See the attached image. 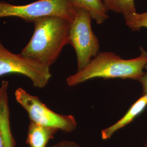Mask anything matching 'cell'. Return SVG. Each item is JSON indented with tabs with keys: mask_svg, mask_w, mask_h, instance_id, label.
I'll return each mask as SVG.
<instances>
[{
	"mask_svg": "<svg viewBox=\"0 0 147 147\" xmlns=\"http://www.w3.org/2000/svg\"><path fill=\"white\" fill-rule=\"evenodd\" d=\"M76 11L70 0H38L25 5L0 1V18L16 17L30 22L47 16H57L72 21Z\"/></svg>",
	"mask_w": 147,
	"mask_h": 147,
	"instance_id": "3957f363",
	"label": "cell"
},
{
	"mask_svg": "<svg viewBox=\"0 0 147 147\" xmlns=\"http://www.w3.org/2000/svg\"><path fill=\"white\" fill-rule=\"evenodd\" d=\"M147 107V95L143 94L141 97L131 105L125 115L121 119L112 125L101 130V134L102 139L106 140L110 138L114 133L130 123L137 116H139Z\"/></svg>",
	"mask_w": 147,
	"mask_h": 147,
	"instance_id": "52a82bcc",
	"label": "cell"
},
{
	"mask_svg": "<svg viewBox=\"0 0 147 147\" xmlns=\"http://www.w3.org/2000/svg\"><path fill=\"white\" fill-rule=\"evenodd\" d=\"M91 19L88 11L79 8L70 27L69 44L76 54L78 71L86 67L99 53V42L92 30Z\"/></svg>",
	"mask_w": 147,
	"mask_h": 147,
	"instance_id": "277c9868",
	"label": "cell"
},
{
	"mask_svg": "<svg viewBox=\"0 0 147 147\" xmlns=\"http://www.w3.org/2000/svg\"><path fill=\"white\" fill-rule=\"evenodd\" d=\"M32 22L34 26L33 35L20 53L50 67L56 61L63 47L69 44L71 21L57 16H47Z\"/></svg>",
	"mask_w": 147,
	"mask_h": 147,
	"instance_id": "6da1fadb",
	"label": "cell"
},
{
	"mask_svg": "<svg viewBox=\"0 0 147 147\" xmlns=\"http://www.w3.org/2000/svg\"><path fill=\"white\" fill-rule=\"evenodd\" d=\"M140 55L136 58L125 59L111 52L99 53L84 68L66 79L69 86L81 84L95 78L104 79H132L139 80L144 75L147 64V52L140 47Z\"/></svg>",
	"mask_w": 147,
	"mask_h": 147,
	"instance_id": "7a4b0ae2",
	"label": "cell"
},
{
	"mask_svg": "<svg viewBox=\"0 0 147 147\" xmlns=\"http://www.w3.org/2000/svg\"><path fill=\"white\" fill-rule=\"evenodd\" d=\"M74 8L77 10L82 8L88 11L92 19L100 25L108 18V11L105 8L102 0H70Z\"/></svg>",
	"mask_w": 147,
	"mask_h": 147,
	"instance_id": "9c48e42d",
	"label": "cell"
},
{
	"mask_svg": "<svg viewBox=\"0 0 147 147\" xmlns=\"http://www.w3.org/2000/svg\"><path fill=\"white\" fill-rule=\"evenodd\" d=\"M9 74L26 76L38 88L45 87L51 77L49 67L25 57L21 53H11L0 40V76Z\"/></svg>",
	"mask_w": 147,
	"mask_h": 147,
	"instance_id": "8992f818",
	"label": "cell"
},
{
	"mask_svg": "<svg viewBox=\"0 0 147 147\" xmlns=\"http://www.w3.org/2000/svg\"><path fill=\"white\" fill-rule=\"evenodd\" d=\"M0 147H5L3 138H2V136L1 135V132H0Z\"/></svg>",
	"mask_w": 147,
	"mask_h": 147,
	"instance_id": "5bb4252c",
	"label": "cell"
},
{
	"mask_svg": "<svg viewBox=\"0 0 147 147\" xmlns=\"http://www.w3.org/2000/svg\"><path fill=\"white\" fill-rule=\"evenodd\" d=\"M58 129L42 126L30 121L26 143L30 147H46L47 143L53 139Z\"/></svg>",
	"mask_w": 147,
	"mask_h": 147,
	"instance_id": "ba28073f",
	"label": "cell"
},
{
	"mask_svg": "<svg viewBox=\"0 0 147 147\" xmlns=\"http://www.w3.org/2000/svg\"><path fill=\"white\" fill-rule=\"evenodd\" d=\"M144 69L146 70V71L144 72V75L138 81L142 85L143 94L147 95V64L144 67Z\"/></svg>",
	"mask_w": 147,
	"mask_h": 147,
	"instance_id": "4fadbf2b",
	"label": "cell"
},
{
	"mask_svg": "<svg viewBox=\"0 0 147 147\" xmlns=\"http://www.w3.org/2000/svg\"><path fill=\"white\" fill-rule=\"evenodd\" d=\"M9 1H14V0H9Z\"/></svg>",
	"mask_w": 147,
	"mask_h": 147,
	"instance_id": "2e32d148",
	"label": "cell"
},
{
	"mask_svg": "<svg viewBox=\"0 0 147 147\" xmlns=\"http://www.w3.org/2000/svg\"><path fill=\"white\" fill-rule=\"evenodd\" d=\"M15 97L16 101L26 111L31 122L65 132H71L76 129L77 122L74 116L55 112L37 96L28 93L25 89H16Z\"/></svg>",
	"mask_w": 147,
	"mask_h": 147,
	"instance_id": "5b68a950",
	"label": "cell"
},
{
	"mask_svg": "<svg viewBox=\"0 0 147 147\" xmlns=\"http://www.w3.org/2000/svg\"><path fill=\"white\" fill-rule=\"evenodd\" d=\"M144 147H147V143H146L145 144V145H144Z\"/></svg>",
	"mask_w": 147,
	"mask_h": 147,
	"instance_id": "9a60e30c",
	"label": "cell"
},
{
	"mask_svg": "<svg viewBox=\"0 0 147 147\" xmlns=\"http://www.w3.org/2000/svg\"><path fill=\"white\" fill-rule=\"evenodd\" d=\"M51 147H83L72 141L63 140L58 142Z\"/></svg>",
	"mask_w": 147,
	"mask_h": 147,
	"instance_id": "7c38bea8",
	"label": "cell"
},
{
	"mask_svg": "<svg viewBox=\"0 0 147 147\" xmlns=\"http://www.w3.org/2000/svg\"><path fill=\"white\" fill-rule=\"evenodd\" d=\"M126 26L132 31H139L142 28H147V11L138 13L137 12L124 18Z\"/></svg>",
	"mask_w": 147,
	"mask_h": 147,
	"instance_id": "8fae6325",
	"label": "cell"
},
{
	"mask_svg": "<svg viewBox=\"0 0 147 147\" xmlns=\"http://www.w3.org/2000/svg\"><path fill=\"white\" fill-rule=\"evenodd\" d=\"M107 11L121 14L124 18L137 13L135 0H102Z\"/></svg>",
	"mask_w": 147,
	"mask_h": 147,
	"instance_id": "30bf717a",
	"label": "cell"
}]
</instances>
